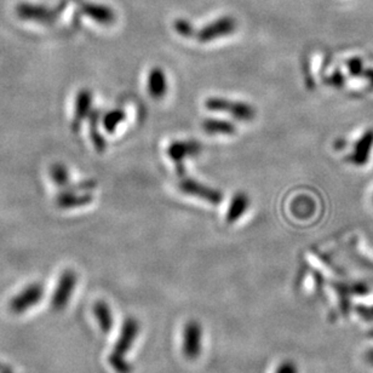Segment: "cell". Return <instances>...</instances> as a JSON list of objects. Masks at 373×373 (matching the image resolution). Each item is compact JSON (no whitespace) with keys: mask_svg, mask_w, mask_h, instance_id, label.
Listing matches in <instances>:
<instances>
[{"mask_svg":"<svg viewBox=\"0 0 373 373\" xmlns=\"http://www.w3.org/2000/svg\"><path fill=\"white\" fill-rule=\"evenodd\" d=\"M140 332V322L133 316H129L124 320L113 351L108 356V364L115 373H132L133 371L132 365L126 360V355L131 351Z\"/></svg>","mask_w":373,"mask_h":373,"instance_id":"obj_1","label":"cell"},{"mask_svg":"<svg viewBox=\"0 0 373 373\" xmlns=\"http://www.w3.org/2000/svg\"><path fill=\"white\" fill-rule=\"evenodd\" d=\"M204 105L211 112L228 113L239 122H252L256 118L255 108L245 102L230 101L223 97H209Z\"/></svg>","mask_w":373,"mask_h":373,"instance_id":"obj_2","label":"cell"},{"mask_svg":"<svg viewBox=\"0 0 373 373\" xmlns=\"http://www.w3.org/2000/svg\"><path fill=\"white\" fill-rule=\"evenodd\" d=\"M202 327L197 320L185 324L182 334V353L188 360H197L202 355Z\"/></svg>","mask_w":373,"mask_h":373,"instance_id":"obj_3","label":"cell"},{"mask_svg":"<svg viewBox=\"0 0 373 373\" xmlns=\"http://www.w3.org/2000/svg\"><path fill=\"white\" fill-rule=\"evenodd\" d=\"M44 286L39 282H34L27 286L18 296H15L9 302L10 312L13 314H23L30 308L39 303L44 297Z\"/></svg>","mask_w":373,"mask_h":373,"instance_id":"obj_4","label":"cell"},{"mask_svg":"<svg viewBox=\"0 0 373 373\" xmlns=\"http://www.w3.org/2000/svg\"><path fill=\"white\" fill-rule=\"evenodd\" d=\"M78 277L74 270L67 269L62 273L61 277L58 279V286L53 292V299H51V307L55 310H62L70 303V299L73 296V292L77 286Z\"/></svg>","mask_w":373,"mask_h":373,"instance_id":"obj_5","label":"cell"},{"mask_svg":"<svg viewBox=\"0 0 373 373\" xmlns=\"http://www.w3.org/2000/svg\"><path fill=\"white\" fill-rule=\"evenodd\" d=\"M178 188L182 193L202 199L204 202H210L212 205H218L223 199V195L220 190L202 185L198 181L192 180L189 177H185L180 181Z\"/></svg>","mask_w":373,"mask_h":373,"instance_id":"obj_6","label":"cell"},{"mask_svg":"<svg viewBox=\"0 0 373 373\" xmlns=\"http://www.w3.org/2000/svg\"><path fill=\"white\" fill-rule=\"evenodd\" d=\"M202 152V145L195 140H175L167 147L166 153L169 158L176 164L177 171L183 172L182 162L185 159L195 157Z\"/></svg>","mask_w":373,"mask_h":373,"instance_id":"obj_7","label":"cell"},{"mask_svg":"<svg viewBox=\"0 0 373 373\" xmlns=\"http://www.w3.org/2000/svg\"><path fill=\"white\" fill-rule=\"evenodd\" d=\"M235 28H237V22L233 18H220L215 22L210 23L209 26L204 27L198 33V39L202 43H210L222 37L232 34L235 32Z\"/></svg>","mask_w":373,"mask_h":373,"instance_id":"obj_8","label":"cell"},{"mask_svg":"<svg viewBox=\"0 0 373 373\" xmlns=\"http://www.w3.org/2000/svg\"><path fill=\"white\" fill-rule=\"evenodd\" d=\"M147 90L153 100H162L167 93L169 84L166 75L160 67H154L148 74L147 79Z\"/></svg>","mask_w":373,"mask_h":373,"instance_id":"obj_9","label":"cell"},{"mask_svg":"<svg viewBox=\"0 0 373 373\" xmlns=\"http://www.w3.org/2000/svg\"><path fill=\"white\" fill-rule=\"evenodd\" d=\"M93 112V93L88 89H83L77 95L75 100L74 122L73 129L78 130L80 124Z\"/></svg>","mask_w":373,"mask_h":373,"instance_id":"obj_10","label":"cell"},{"mask_svg":"<svg viewBox=\"0 0 373 373\" xmlns=\"http://www.w3.org/2000/svg\"><path fill=\"white\" fill-rule=\"evenodd\" d=\"M250 198L247 194L242 193V192L235 194L232 198V202L229 204L225 221L230 224L240 220L242 216L245 215L247 210L250 209Z\"/></svg>","mask_w":373,"mask_h":373,"instance_id":"obj_11","label":"cell"},{"mask_svg":"<svg viewBox=\"0 0 373 373\" xmlns=\"http://www.w3.org/2000/svg\"><path fill=\"white\" fill-rule=\"evenodd\" d=\"M93 197L89 193H77L73 189H67L66 192L58 197V205L62 209H75V207H86L93 202Z\"/></svg>","mask_w":373,"mask_h":373,"instance_id":"obj_12","label":"cell"},{"mask_svg":"<svg viewBox=\"0 0 373 373\" xmlns=\"http://www.w3.org/2000/svg\"><path fill=\"white\" fill-rule=\"evenodd\" d=\"M93 315L96 318L97 324L103 334H110L114 326V316L110 304L105 301H97L93 304Z\"/></svg>","mask_w":373,"mask_h":373,"instance_id":"obj_13","label":"cell"},{"mask_svg":"<svg viewBox=\"0 0 373 373\" xmlns=\"http://www.w3.org/2000/svg\"><path fill=\"white\" fill-rule=\"evenodd\" d=\"M373 145V130L366 132L362 138L356 143L355 150L351 160L356 165H364L369 160V152Z\"/></svg>","mask_w":373,"mask_h":373,"instance_id":"obj_14","label":"cell"},{"mask_svg":"<svg viewBox=\"0 0 373 373\" xmlns=\"http://www.w3.org/2000/svg\"><path fill=\"white\" fill-rule=\"evenodd\" d=\"M204 131L209 135H234L237 132V128L234 124L228 120H220V119H207L202 124Z\"/></svg>","mask_w":373,"mask_h":373,"instance_id":"obj_15","label":"cell"},{"mask_svg":"<svg viewBox=\"0 0 373 373\" xmlns=\"http://www.w3.org/2000/svg\"><path fill=\"white\" fill-rule=\"evenodd\" d=\"M125 119H126V114L123 110L115 108V110H110L105 113V117L102 119L103 128H105V131L114 133L118 130L119 126L125 122Z\"/></svg>","mask_w":373,"mask_h":373,"instance_id":"obj_16","label":"cell"},{"mask_svg":"<svg viewBox=\"0 0 373 373\" xmlns=\"http://www.w3.org/2000/svg\"><path fill=\"white\" fill-rule=\"evenodd\" d=\"M98 115H100L98 110H93L89 115V118H90V137H91V140H93L97 152L102 153L105 150V140L102 137L101 132L98 131Z\"/></svg>","mask_w":373,"mask_h":373,"instance_id":"obj_17","label":"cell"},{"mask_svg":"<svg viewBox=\"0 0 373 373\" xmlns=\"http://www.w3.org/2000/svg\"><path fill=\"white\" fill-rule=\"evenodd\" d=\"M85 11L88 13L90 18H93L96 22L102 23V25H110L114 21V13L113 11L103 6H93V5H89L85 8Z\"/></svg>","mask_w":373,"mask_h":373,"instance_id":"obj_18","label":"cell"},{"mask_svg":"<svg viewBox=\"0 0 373 373\" xmlns=\"http://www.w3.org/2000/svg\"><path fill=\"white\" fill-rule=\"evenodd\" d=\"M50 175H51L53 182L60 187H66L68 180H70L68 170L62 164H53L51 170H50Z\"/></svg>","mask_w":373,"mask_h":373,"instance_id":"obj_19","label":"cell"},{"mask_svg":"<svg viewBox=\"0 0 373 373\" xmlns=\"http://www.w3.org/2000/svg\"><path fill=\"white\" fill-rule=\"evenodd\" d=\"M175 30L178 34L183 35V37H192L194 34L193 27L185 20L176 21Z\"/></svg>","mask_w":373,"mask_h":373,"instance_id":"obj_20","label":"cell"},{"mask_svg":"<svg viewBox=\"0 0 373 373\" xmlns=\"http://www.w3.org/2000/svg\"><path fill=\"white\" fill-rule=\"evenodd\" d=\"M348 70L351 72V74L360 75L362 74V61L359 58H353L348 62Z\"/></svg>","mask_w":373,"mask_h":373,"instance_id":"obj_21","label":"cell"},{"mask_svg":"<svg viewBox=\"0 0 373 373\" xmlns=\"http://www.w3.org/2000/svg\"><path fill=\"white\" fill-rule=\"evenodd\" d=\"M275 373H299V369L292 361H284L277 366Z\"/></svg>","mask_w":373,"mask_h":373,"instance_id":"obj_22","label":"cell"},{"mask_svg":"<svg viewBox=\"0 0 373 373\" xmlns=\"http://www.w3.org/2000/svg\"><path fill=\"white\" fill-rule=\"evenodd\" d=\"M343 79H344L343 75L341 74V73H339V72H336L334 74L331 75V77H329V78L326 79V83L332 85V86H337V88H339V86L344 83V80Z\"/></svg>","mask_w":373,"mask_h":373,"instance_id":"obj_23","label":"cell"},{"mask_svg":"<svg viewBox=\"0 0 373 373\" xmlns=\"http://www.w3.org/2000/svg\"><path fill=\"white\" fill-rule=\"evenodd\" d=\"M0 373H15L11 367H9L8 365L1 364L0 366Z\"/></svg>","mask_w":373,"mask_h":373,"instance_id":"obj_24","label":"cell"},{"mask_svg":"<svg viewBox=\"0 0 373 373\" xmlns=\"http://www.w3.org/2000/svg\"><path fill=\"white\" fill-rule=\"evenodd\" d=\"M366 359H367V360H369V362L373 365V349L372 351L369 349V351H367V354H366Z\"/></svg>","mask_w":373,"mask_h":373,"instance_id":"obj_25","label":"cell"},{"mask_svg":"<svg viewBox=\"0 0 373 373\" xmlns=\"http://www.w3.org/2000/svg\"><path fill=\"white\" fill-rule=\"evenodd\" d=\"M0 366H1V362H0Z\"/></svg>","mask_w":373,"mask_h":373,"instance_id":"obj_26","label":"cell"}]
</instances>
